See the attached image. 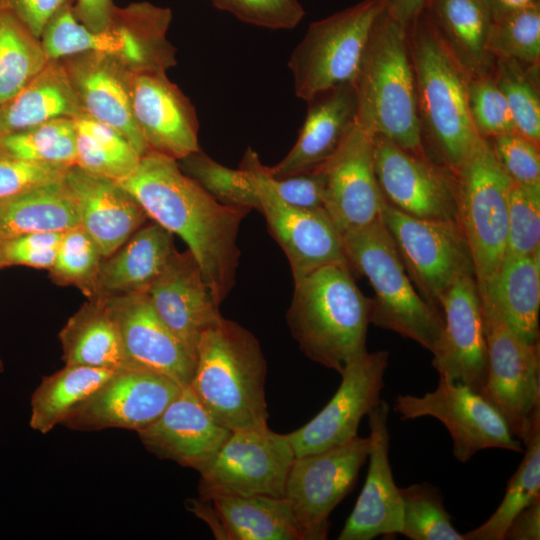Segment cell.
<instances>
[{"instance_id":"50","label":"cell","mask_w":540,"mask_h":540,"mask_svg":"<svg viewBox=\"0 0 540 540\" xmlns=\"http://www.w3.org/2000/svg\"><path fill=\"white\" fill-rule=\"evenodd\" d=\"M63 234L38 232L0 239V270L19 265L49 270Z\"/></svg>"},{"instance_id":"44","label":"cell","mask_w":540,"mask_h":540,"mask_svg":"<svg viewBox=\"0 0 540 540\" xmlns=\"http://www.w3.org/2000/svg\"><path fill=\"white\" fill-rule=\"evenodd\" d=\"M487 47L494 60L539 66L540 3L493 19Z\"/></svg>"},{"instance_id":"16","label":"cell","mask_w":540,"mask_h":540,"mask_svg":"<svg viewBox=\"0 0 540 540\" xmlns=\"http://www.w3.org/2000/svg\"><path fill=\"white\" fill-rule=\"evenodd\" d=\"M386 350L365 351L340 372L341 383L322 410L300 428L287 433L295 457L341 445L358 436V427L381 402L388 366Z\"/></svg>"},{"instance_id":"52","label":"cell","mask_w":540,"mask_h":540,"mask_svg":"<svg viewBox=\"0 0 540 540\" xmlns=\"http://www.w3.org/2000/svg\"><path fill=\"white\" fill-rule=\"evenodd\" d=\"M269 177L286 203L303 209H324L325 178L319 165L281 178Z\"/></svg>"},{"instance_id":"53","label":"cell","mask_w":540,"mask_h":540,"mask_svg":"<svg viewBox=\"0 0 540 540\" xmlns=\"http://www.w3.org/2000/svg\"><path fill=\"white\" fill-rule=\"evenodd\" d=\"M74 0H0V10L20 19L37 37H41L48 22Z\"/></svg>"},{"instance_id":"32","label":"cell","mask_w":540,"mask_h":540,"mask_svg":"<svg viewBox=\"0 0 540 540\" xmlns=\"http://www.w3.org/2000/svg\"><path fill=\"white\" fill-rule=\"evenodd\" d=\"M58 337L65 364L129 369L119 326L107 296L88 299L68 319Z\"/></svg>"},{"instance_id":"43","label":"cell","mask_w":540,"mask_h":540,"mask_svg":"<svg viewBox=\"0 0 540 540\" xmlns=\"http://www.w3.org/2000/svg\"><path fill=\"white\" fill-rule=\"evenodd\" d=\"M103 259L97 244L78 225L64 232L54 263L48 270L49 278L59 286L76 287L87 299L95 298Z\"/></svg>"},{"instance_id":"57","label":"cell","mask_w":540,"mask_h":540,"mask_svg":"<svg viewBox=\"0 0 540 540\" xmlns=\"http://www.w3.org/2000/svg\"><path fill=\"white\" fill-rule=\"evenodd\" d=\"M493 19L538 3L539 0H485Z\"/></svg>"},{"instance_id":"55","label":"cell","mask_w":540,"mask_h":540,"mask_svg":"<svg viewBox=\"0 0 540 540\" xmlns=\"http://www.w3.org/2000/svg\"><path fill=\"white\" fill-rule=\"evenodd\" d=\"M115 4L113 0H74L76 18L92 31H100L109 24Z\"/></svg>"},{"instance_id":"29","label":"cell","mask_w":540,"mask_h":540,"mask_svg":"<svg viewBox=\"0 0 540 540\" xmlns=\"http://www.w3.org/2000/svg\"><path fill=\"white\" fill-rule=\"evenodd\" d=\"M188 509L205 521L216 539L300 540L284 497L220 496L189 500Z\"/></svg>"},{"instance_id":"2","label":"cell","mask_w":540,"mask_h":540,"mask_svg":"<svg viewBox=\"0 0 540 540\" xmlns=\"http://www.w3.org/2000/svg\"><path fill=\"white\" fill-rule=\"evenodd\" d=\"M422 142L438 165L455 175L481 136L469 114V77L426 10L408 29Z\"/></svg>"},{"instance_id":"36","label":"cell","mask_w":540,"mask_h":540,"mask_svg":"<svg viewBox=\"0 0 540 540\" xmlns=\"http://www.w3.org/2000/svg\"><path fill=\"white\" fill-rule=\"evenodd\" d=\"M117 370L69 365L42 378L31 397L30 427L42 434L62 424L69 412Z\"/></svg>"},{"instance_id":"38","label":"cell","mask_w":540,"mask_h":540,"mask_svg":"<svg viewBox=\"0 0 540 540\" xmlns=\"http://www.w3.org/2000/svg\"><path fill=\"white\" fill-rule=\"evenodd\" d=\"M49 60L41 39L15 15L0 10V104L18 93Z\"/></svg>"},{"instance_id":"51","label":"cell","mask_w":540,"mask_h":540,"mask_svg":"<svg viewBox=\"0 0 540 540\" xmlns=\"http://www.w3.org/2000/svg\"><path fill=\"white\" fill-rule=\"evenodd\" d=\"M67 169L26 161L0 147V203L63 178Z\"/></svg>"},{"instance_id":"6","label":"cell","mask_w":540,"mask_h":540,"mask_svg":"<svg viewBox=\"0 0 540 540\" xmlns=\"http://www.w3.org/2000/svg\"><path fill=\"white\" fill-rule=\"evenodd\" d=\"M171 21L170 8L135 2L115 6L107 27L92 31L69 5L48 22L40 39L50 60L92 52L119 60L134 73L167 72L177 63L176 49L167 39Z\"/></svg>"},{"instance_id":"58","label":"cell","mask_w":540,"mask_h":540,"mask_svg":"<svg viewBox=\"0 0 540 540\" xmlns=\"http://www.w3.org/2000/svg\"><path fill=\"white\" fill-rule=\"evenodd\" d=\"M4 371V363L0 357V373H2Z\"/></svg>"},{"instance_id":"24","label":"cell","mask_w":540,"mask_h":540,"mask_svg":"<svg viewBox=\"0 0 540 540\" xmlns=\"http://www.w3.org/2000/svg\"><path fill=\"white\" fill-rule=\"evenodd\" d=\"M117 320L129 369L190 384L195 360L154 311L146 292L107 296Z\"/></svg>"},{"instance_id":"30","label":"cell","mask_w":540,"mask_h":540,"mask_svg":"<svg viewBox=\"0 0 540 540\" xmlns=\"http://www.w3.org/2000/svg\"><path fill=\"white\" fill-rule=\"evenodd\" d=\"M176 251L173 234L156 222L140 227L100 266L97 296L147 292Z\"/></svg>"},{"instance_id":"34","label":"cell","mask_w":540,"mask_h":540,"mask_svg":"<svg viewBox=\"0 0 540 540\" xmlns=\"http://www.w3.org/2000/svg\"><path fill=\"white\" fill-rule=\"evenodd\" d=\"M83 114L61 60H49L18 93L0 104V137Z\"/></svg>"},{"instance_id":"21","label":"cell","mask_w":540,"mask_h":540,"mask_svg":"<svg viewBox=\"0 0 540 540\" xmlns=\"http://www.w3.org/2000/svg\"><path fill=\"white\" fill-rule=\"evenodd\" d=\"M146 294L158 317L196 360L202 335L223 316L192 253L176 250Z\"/></svg>"},{"instance_id":"28","label":"cell","mask_w":540,"mask_h":540,"mask_svg":"<svg viewBox=\"0 0 540 540\" xmlns=\"http://www.w3.org/2000/svg\"><path fill=\"white\" fill-rule=\"evenodd\" d=\"M307 103L306 117L295 144L279 163L267 166L273 178L306 171L325 162L355 122L357 103L352 83L326 90Z\"/></svg>"},{"instance_id":"46","label":"cell","mask_w":540,"mask_h":540,"mask_svg":"<svg viewBox=\"0 0 540 540\" xmlns=\"http://www.w3.org/2000/svg\"><path fill=\"white\" fill-rule=\"evenodd\" d=\"M539 249L540 186H523L513 182L508 201L505 256H528Z\"/></svg>"},{"instance_id":"41","label":"cell","mask_w":540,"mask_h":540,"mask_svg":"<svg viewBox=\"0 0 540 540\" xmlns=\"http://www.w3.org/2000/svg\"><path fill=\"white\" fill-rule=\"evenodd\" d=\"M539 66L512 60H495L492 75L505 97L516 131L540 142Z\"/></svg>"},{"instance_id":"45","label":"cell","mask_w":540,"mask_h":540,"mask_svg":"<svg viewBox=\"0 0 540 540\" xmlns=\"http://www.w3.org/2000/svg\"><path fill=\"white\" fill-rule=\"evenodd\" d=\"M181 170L221 204L259 211L257 193L242 169L228 168L201 149L178 160Z\"/></svg>"},{"instance_id":"33","label":"cell","mask_w":540,"mask_h":540,"mask_svg":"<svg viewBox=\"0 0 540 540\" xmlns=\"http://www.w3.org/2000/svg\"><path fill=\"white\" fill-rule=\"evenodd\" d=\"M425 10L469 78L492 73L487 42L493 16L485 0H430Z\"/></svg>"},{"instance_id":"25","label":"cell","mask_w":540,"mask_h":540,"mask_svg":"<svg viewBox=\"0 0 540 540\" xmlns=\"http://www.w3.org/2000/svg\"><path fill=\"white\" fill-rule=\"evenodd\" d=\"M84 115L122 133L142 157L149 150L132 112L133 74L125 64L99 53L60 59Z\"/></svg>"},{"instance_id":"9","label":"cell","mask_w":540,"mask_h":540,"mask_svg":"<svg viewBox=\"0 0 540 540\" xmlns=\"http://www.w3.org/2000/svg\"><path fill=\"white\" fill-rule=\"evenodd\" d=\"M385 0H362L311 23L289 58L295 95L308 101L336 86L354 83Z\"/></svg>"},{"instance_id":"27","label":"cell","mask_w":540,"mask_h":540,"mask_svg":"<svg viewBox=\"0 0 540 540\" xmlns=\"http://www.w3.org/2000/svg\"><path fill=\"white\" fill-rule=\"evenodd\" d=\"M64 181L75 198L79 225L104 258L118 250L148 218L135 198L117 181L69 167Z\"/></svg>"},{"instance_id":"20","label":"cell","mask_w":540,"mask_h":540,"mask_svg":"<svg viewBox=\"0 0 540 540\" xmlns=\"http://www.w3.org/2000/svg\"><path fill=\"white\" fill-rule=\"evenodd\" d=\"M443 329L432 351L439 377L483 394L487 377V343L475 276L456 281L439 299Z\"/></svg>"},{"instance_id":"10","label":"cell","mask_w":540,"mask_h":540,"mask_svg":"<svg viewBox=\"0 0 540 540\" xmlns=\"http://www.w3.org/2000/svg\"><path fill=\"white\" fill-rule=\"evenodd\" d=\"M381 218L410 280L435 309L456 281L475 276L472 254L456 219L413 217L385 201Z\"/></svg>"},{"instance_id":"3","label":"cell","mask_w":540,"mask_h":540,"mask_svg":"<svg viewBox=\"0 0 540 540\" xmlns=\"http://www.w3.org/2000/svg\"><path fill=\"white\" fill-rule=\"evenodd\" d=\"M372 301L357 287L346 264L322 266L294 283L287 324L301 352L340 373L367 351Z\"/></svg>"},{"instance_id":"18","label":"cell","mask_w":540,"mask_h":540,"mask_svg":"<svg viewBox=\"0 0 540 540\" xmlns=\"http://www.w3.org/2000/svg\"><path fill=\"white\" fill-rule=\"evenodd\" d=\"M376 179L391 207L422 219H456L454 176L426 154L374 135Z\"/></svg>"},{"instance_id":"35","label":"cell","mask_w":540,"mask_h":540,"mask_svg":"<svg viewBox=\"0 0 540 540\" xmlns=\"http://www.w3.org/2000/svg\"><path fill=\"white\" fill-rule=\"evenodd\" d=\"M78 225L77 203L64 176L0 203V239L66 232Z\"/></svg>"},{"instance_id":"47","label":"cell","mask_w":540,"mask_h":540,"mask_svg":"<svg viewBox=\"0 0 540 540\" xmlns=\"http://www.w3.org/2000/svg\"><path fill=\"white\" fill-rule=\"evenodd\" d=\"M467 101L472 124L479 136L489 139L516 131L508 104L492 73L469 78Z\"/></svg>"},{"instance_id":"40","label":"cell","mask_w":540,"mask_h":540,"mask_svg":"<svg viewBox=\"0 0 540 540\" xmlns=\"http://www.w3.org/2000/svg\"><path fill=\"white\" fill-rule=\"evenodd\" d=\"M0 147L26 161L69 168L76 163L75 121L57 118L2 136Z\"/></svg>"},{"instance_id":"14","label":"cell","mask_w":540,"mask_h":540,"mask_svg":"<svg viewBox=\"0 0 540 540\" xmlns=\"http://www.w3.org/2000/svg\"><path fill=\"white\" fill-rule=\"evenodd\" d=\"M239 168L253 184L259 211L289 261L294 283L325 265H349L341 234L325 209H303L283 201L271 184L267 167L250 147Z\"/></svg>"},{"instance_id":"12","label":"cell","mask_w":540,"mask_h":540,"mask_svg":"<svg viewBox=\"0 0 540 540\" xmlns=\"http://www.w3.org/2000/svg\"><path fill=\"white\" fill-rule=\"evenodd\" d=\"M370 444L369 436H356L324 451L295 457L284 498L300 540L327 539L330 514L353 489Z\"/></svg>"},{"instance_id":"17","label":"cell","mask_w":540,"mask_h":540,"mask_svg":"<svg viewBox=\"0 0 540 540\" xmlns=\"http://www.w3.org/2000/svg\"><path fill=\"white\" fill-rule=\"evenodd\" d=\"M182 387L161 374L120 369L75 406L62 425L77 431L122 428L137 432L156 420Z\"/></svg>"},{"instance_id":"31","label":"cell","mask_w":540,"mask_h":540,"mask_svg":"<svg viewBox=\"0 0 540 540\" xmlns=\"http://www.w3.org/2000/svg\"><path fill=\"white\" fill-rule=\"evenodd\" d=\"M539 258L540 249L528 256H505L490 281L478 289L482 304L530 343L539 342Z\"/></svg>"},{"instance_id":"42","label":"cell","mask_w":540,"mask_h":540,"mask_svg":"<svg viewBox=\"0 0 540 540\" xmlns=\"http://www.w3.org/2000/svg\"><path fill=\"white\" fill-rule=\"evenodd\" d=\"M403 515L401 535L410 540H464L451 523L440 489L429 482L400 488Z\"/></svg>"},{"instance_id":"26","label":"cell","mask_w":540,"mask_h":540,"mask_svg":"<svg viewBox=\"0 0 540 540\" xmlns=\"http://www.w3.org/2000/svg\"><path fill=\"white\" fill-rule=\"evenodd\" d=\"M137 433L152 454L198 472L214 457L231 430L211 416L187 385L156 420Z\"/></svg>"},{"instance_id":"5","label":"cell","mask_w":540,"mask_h":540,"mask_svg":"<svg viewBox=\"0 0 540 540\" xmlns=\"http://www.w3.org/2000/svg\"><path fill=\"white\" fill-rule=\"evenodd\" d=\"M353 86L357 123L405 150L426 154L408 32L385 10L371 28Z\"/></svg>"},{"instance_id":"22","label":"cell","mask_w":540,"mask_h":540,"mask_svg":"<svg viewBox=\"0 0 540 540\" xmlns=\"http://www.w3.org/2000/svg\"><path fill=\"white\" fill-rule=\"evenodd\" d=\"M132 112L148 150L178 161L200 149L196 110L166 72L133 74Z\"/></svg>"},{"instance_id":"23","label":"cell","mask_w":540,"mask_h":540,"mask_svg":"<svg viewBox=\"0 0 540 540\" xmlns=\"http://www.w3.org/2000/svg\"><path fill=\"white\" fill-rule=\"evenodd\" d=\"M389 411V404L381 400L368 415L371 441L368 471L338 540H371L400 533L403 502L389 461Z\"/></svg>"},{"instance_id":"49","label":"cell","mask_w":540,"mask_h":540,"mask_svg":"<svg viewBox=\"0 0 540 540\" xmlns=\"http://www.w3.org/2000/svg\"><path fill=\"white\" fill-rule=\"evenodd\" d=\"M487 140L512 182L523 186H540L539 144L517 131Z\"/></svg>"},{"instance_id":"19","label":"cell","mask_w":540,"mask_h":540,"mask_svg":"<svg viewBox=\"0 0 540 540\" xmlns=\"http://www.w3.org/2000/svg\"><path fill=\"white\" fill-rule=\"evenodd\" d=\"M373 137L355 119L337 150L319 165L324 209L341 235L381 216L384 198L374 169Z\"/></svg>"},{"instance_id":"4","label":"cell","mask_w":540,"mask_h":540,"mask_svg":"<svg viewBox=\"0 0 540 540\" xmlns=\"http://www.w3.org/2000/svg\"><path fill=\"white\" fill-rule=\"evenodd\" d=\"M267 365L257 338L223 319L201 337L188 385L211 416L231 431L268 427Z\"/></svg>"},{"instance_id":"8","label":"cell","mask_w":540,"mask_h":540,"mask_svg":"<svg viewBox=\"0 0 540 540\" xmlns=\"http://www.w3.org/2000/svg\"><path fill=\"white\" fill-rule=\"evenodd\" d=\"M455 183L456 220L468 242L478 289L498 271L506 250L512 180L481 137Z\"/></svg>"},{"instance_id":"48","label":"cell","mask_w":540,"mask_h":540,"mask_svg":"<svg viewBox=\"0 0 540 540\" xmlns=\"http://www.w3.org/2000/svg\"><path fill=\"white\" fill-rule=\"evenodd\" d=\"M219 10L267 29H293L305 16L299 0H210Z\"/></svg>"},{"instance_id":"13","label":"cell","mask_w":540,"mask_h":540,"mask_svg":"<svg viewBox=\"0 0 540 540\" xmlns=\"http://www.w3.org/2000/svg\"><path fill=\"white\" fill-rule=\"evenodd\" d=\"M295 453L287 433L270 428L231 431L198 473V499L220 496L284 497Z\"/></svg>"},{"instance_id":"37","label":"cell","mask_w":540,"mask_h":540,"mask_svg":"<svg viewBox=\"0 0 540 540\" xmlns=\"http://www.w3.org/2000/svg\"><path fill=\"white\" fill-rule=\"evenodd\" d=\"M74 121L76 166L117 182L136 169L141 156L122 133L84 114Z\"/></svg>"},{"instance_id":"1","label":"cell","mask_w":540,"mask_h":540,"mask_svg":"<svg viewBox=\"0 0 540 540\" xmlns=\"http://www.w3.org/2000/svg\"><path fill=\"white\" fill-rule=\"evenodd\" d=\"M118 183L149 218L186 243L221 305L235 285L239 228L251 209L221 204L186 175L176 159L150 150Z\"/></svg>"},{"instance_id":"39","label":"cell","mask_w":540,"mask_h":540,"mask_svg":"<svg viewBox=\"0 0 540 540\" xmlns=\"http://www.w3.org/2000/svg\"><path fill=\"white\" fill-rule=\"evenodd\" d=\"M523 443L524 457L509 480L501 503L483 524L463 534L464 540H504L514 517L540 496V424Z\"/></svg>"},{"instance_id":"7","label":"cell","mask_w":540,"mask_h":540,"mask_svg":"<svg viewBox=\"0 0 540 540\" xmlns=\"http://www.w3.org/2000/svg\"><path fill=\"white\" fill-rule=\"evenodd\" d=\"M341 238L350 268L365 276L374 291L371 324L432 353L443 329L442 315L415 289L381 216Z\"/></svg>"},{"instance_id":"54","label":"cell","mask_w":540,"mask_h":540,"mask_svg":"<svg viewBox=\"0 0 540 540\" xmlns=\"http://www.w3.org/2000/svg\"><path fill=\"white\" fill-rule=\"evenodd\" d=\"M504 539H540V496L514 517L504 534Z\"/></svg>"},{"instance_id":"11","label":"cell","mask_w":540,"mask_h":540,"mask_svg":"<svg viewBox=\"0 0 540 540\" xmlns=\"http://www.w3.org/2000/svg\"><path fill=\"white\" fill-rule=\"evenodd\" d=\"M482 312L488 357L482 396L524 442L540 424L539 342L524 340L493 308L482 304Z\"/></svg>"},{"instance_id":"15","label":"cell","mask_w":540,"mask_h":540,"mask_svg":"<svg viewBox=\"0 0 540 540\" xmlns=\"http://www.w3.org/2000/svg\"><path fill=\"white\" fill-rule=\"evenodd\" d=\"M394 411L402 420H439L449 431L453 455L461 463L485 449L523 451L501 413L480 393L461 383L439 377L436 389L423 396L398 395Z\"/></svg>"},{"instance_id":"56","label":"cell","mask_w":540,"mask_h":540,"mask_svg":"<svg viewBox=\"0 0 540 540\" xmlns=\"http://www.w3.org/2000/svg\"><path fill=\"white\" fill-rule=\"evenodd\" d=\"M385 1V11L408 31L426 9L430 0Z\"/></svg>"}]
</instances>
